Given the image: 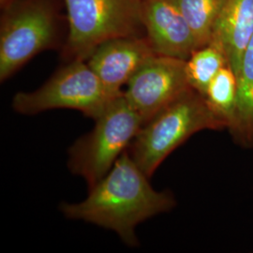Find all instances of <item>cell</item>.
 Here are the masks:
<instances>
[{
  "label": "cell",
  "instance_id": "cell-12",
  "mask_svg": "<svg viewBox=\"0 0 253 253\" xmlns=\"http://www.w3.org/2000/svg\"><path fill=\"white\" fill-rule=\"evenodd\" d=\"M225 66H229L226 54L217 44L210 42L195 49L186 60L190 87L205 96L209 84Z\"/></svg>",
  "mask_w": 253,
  "mask_h": 253
},
{
  "label": "cell",
  "instance_id": "cell-6",
  "mask_svg": "<svg viewBox=\"0 0 253 253\" xmlns=\"http://www.w3.org/2000/svg\"><path fill=\"white\" fill-rule=\"evenodd\" d=\"M120 95L109 92L85 60H73L65 62L40 88L16 93L11 106L27 116L53 109H73L96 120Z\"/></svg>",
  "mask_w": 253,
  "mask_h": 253
},
{
  "label": "cell",
  "instance_id": "cell-14",
  "mask_svg": "<svg viewBox=\"0 0 253 253\" xmlns=\"http://www.w3.org/2000/svg\"><path fill=\"white\" fill-rule=\"evenodd\" d=\"M226 0H177L195 38L197 48L210 43Z\"/></svg>",
  "mask_w": 253,
  "mask_h": 253
},
{
  "label": "cell",
  "instance_id": "cell-11",
  "mask_svg": "<svg viewBox=\"0 0 253 253\" xmlns=\"http://www.w3.org/2000/svg\"><path fill=\"white\" fill-rule=\"evenodd\" d=\"M236 142L253 146V35L245 50L237 74V97L234 126L230 129Z\"/></svg>",
  "mask_w": 253,
  "mask_h": 253
},
{
  "label": "cell",
  "instance_id": "cell-8",
  "mask_svg": "<svg viewBox=\"0 0 253 253\" xmlns=\"http://www.w3.org/2000/svg\"><path fill=\"white\" fill-rule=\"evenodd\" d=\"M154 54L145 35L119 37L98 46L85 61L109 92L120 95L123 86Z\"/></svg>",
  "mask_w": 253,
  "mask_h": 253
},
{
  "label": "cell",
  "instance_id": "cell-7",
  "mask_svg": "<svg viewBox=\"0 0 253 253\" xmlns=\"http://www.w3.org/2000/svg\"><path fill=\"white\" fill-rule=\"evenodd\" d=\"M190 88L186 60L154 54L126 84L123 94L144 125Z\"/></svg>",
  "mask_w": 253,
  "mask_h": 253
},
{
  "label": "cell",
  "instance_id": "cell-10",
  "mask_svg": "<svg viewBox=\"0 0 253 253\" xmlns=\"http://www.w3.org/2000/svg\"><path fill=\"white\" fill-rule=\"evenodd\" d=\"M253 35V0H226L210 42L224 51L236 77Z\"/></svg>",
  "mask_w": 253,
  "mask_h": 253
},
{
  "label": "cell",
  "instance_id": "cell-9",
  "mask_svg": "<svg viewBox=\"0 0 253 253\" xmlns=\"http://www.w3.org/2000/svg\"><path fill=\"white\" fill-rule=\"evenodd\" d=\"M142 18L155 54L188 60L197 49L177 0H142Z\"/></svg>",
  "mask_w": 253,
  "mask_h": 253
},
{
  "label": "cell",
  "instance_id": "cell-5",
  "mask_svg": "<svg viewBox=\"0 0 253 253\" xmlns=\"http://www.w3.org/2000/svg\"><path fill=\"white\" fill-rule=\"evenodd\" d=\"M95 122L90 132L69 149V169L86 181L88 189L107 174L143 126L124 94L113 100Z\"/></svg>",
  "mask_w": 253,
  "mask_h": 253
},
{
  "label": "cell",
  "instance_id": "cell-3",
  "mask_svg": "<svg viewBox=\"0 0 253 253\" xmlns=\"http://www.w3.org/2000/svg\"><path fill=\"white\" fill-rule=\"evenodd\" d=\"M61 6L63 0H16L1 9L0 81L37 54L63 46Z\"/></svg>",
  "mask_w": 253,
  "mask_h": 253
},
{
  "label": "cell",
  "instance_id": "cell-13",
  "mask_svg": "<svg viewBox=\"0 0 253 253\" xmlns=\"http://www.w3.org/2000/svg\"><path fill=\"white\" fill-rule=\"evenodd\" d=\"M204 97L230 130L235 123L237 97V77L230 66H225L217 73Z\"/></svg>",
  "mask_w": 253,
  "mask_h": 253
},
{
  "label": "cell",
  "instance_id": "cell-15",
  "mask_svg": "<svg viewBox=\"0 0 253 253\" xmlns=\"http://www.w3.org/2000/svg\"><path fill=\"white\" fill-rule=\"evenodd\" d=\"M14 1H16V0H0V8L1 9H4Z\"/></svg>",
  "mask_w": 253,
  "mask_h": 253
},
{
  "label": "cell",
  "instance_id": "cell-4",
  "mask_svg": "<svg viewBox=\"0 0 253 253\" xmlns=\"http://www.w3.org/2000/svg\"><path fill=\"white\" fill-rule=\"evenodd\" d=\"M68 35L65 62L86 60L101 43L119 37L145 35L142 0H63Z\"/></svg>",
  "mask_w": 253,
  "mask_h": 253
},
{
  "label": "cell",
  "instance_id": "cell-2",
  "mask_svg": "<svg viewBox=\"0 0 253 253\" xmlns=\"http://www.w3.org/2000/svg\"><path fill=\"white\" fill-rule=\"evenodd\" d=\"M227 128L206 98L190 88L144 124L126 149L150 178L172 151L204 129Z\"/></svg>",
  "mask_w": 253,
  "mask_h": 253
},
{
  "label": "cell",
  "instance_id": "cell-1",
  "mask_svg": "<svg viewBox=\"0 0 253 253\" xmlns=\"http://www.w3.org/2000/svg\"><path fill=\"white\" fill-rule=\"evenodd\" d=\"M148 178L126 150L107 174L88 189L85 199L63 203L59 209L68 218L112 230L125 244L137 247L136 226L176 205L171 192L154 190Z\"/></svg>",
  "mask_w": 253,
  "mask_h": 253
}]
</instances>
